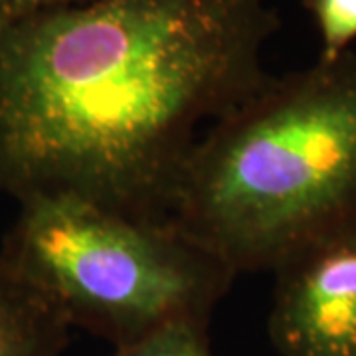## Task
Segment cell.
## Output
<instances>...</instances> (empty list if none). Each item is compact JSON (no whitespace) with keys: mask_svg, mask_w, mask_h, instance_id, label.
I'll return each instance as SVG.
<instances>
[{"mask_svg":"<svg viewBox=\"0 0 356 356\" xmlns=\"http://www.w3.org/2000/svg\"><path fill=\"white\" fill-rule=\"evenodd\" d=\"M267 0H91L0 26V192L170 222L204 121L267 86Z\"/></svg>","mask_w":356,"mask_h":356,"instance_id":"1","label":"cell"},{"mask_svg":"<svg viewBox=\"0 0 356 356\" xmlns=\"http://www.w3.org/2000/svg\"><path fill=\"white\" fill-rule=\"evenodd\" d=\"M356 220V54L271 77L198 139L170 224L238 275Z\"/></svg>","mask_w":356,"mask_h":356,"instance_id":"2","label":"cell"},{"mask_svg":"<svg viewBox=\"0 0 356 356\" xmlns=\"http://www.w3.org/2000/svg\"><path fill=\"white\" fill-rule=\"evenodd\" d=\"M0 254L70 323L127 346L168 325H206L236 273L170 222H140L72 196H36Z\"/></svg>","mask_w":356,"mask_h":356,"instance_id":"3","label":"cell"},{"mask_svg":"<svg viewBox=\"0 0 356 356\" xmlns=\"http://www.w3.org/2000/svg\"><path fill=\"white\" fill-rule=\"evenodd\" d=\"M269 339L281 356H356V220L275 271Z\"/></svg>","mask_w":356,"mask_h":356,"instance_id":"4","label":"cell"},{"mask_svg":"<svg viewBox=\"0 0 356 356\" xmlns=\"http://www.w3.org/2000/svg\"><path fill=\"white\" fill-rule=\"evenodd\" d=\"M70 323L0 254V356H64Z\"/></svg>","mask_w":356,"mask_h":356,"instance_id":"5","label":"cell"},{"mask_svg":"<svg viewBox=\"0 0 356 356\" xmlns=\"http://www.w3.org/2000/svg\"><path fill=\"white\" fill-rule=\"evenodd\" d=\"M321 36V58L332 62L356 42V0H303Z\"/></svg>","mask_w":356,"mask_h":356,"instance_id":"6","label":"cell"},{"mask_svg":"<svg viewBox=\"0 0 356 356\" xmlns=\"http://www.w3.org/2000/svg\"><path fill=\"white\" fill-rule=\"evenodd\" d=\"M115 350V356H212L208 327L196 323L168 325Z\"/></svg>","mask_w":356,"mask_h":356,"instance_id":"7","label":"cell"},{"mask_svg":"<svg viewBox=\"0 0 356 356\" xmlns=\"http://www.w3.org/2000/svg\"><path fill=\"white\" fill-rule=\"evenodd\" d=\"M91 0H0V26L13 24L34 14L81 6Z\"/></svg>","mask_w":356,"mask_h":356,"instance_id":"8","label":"cell"}]
</instances>
